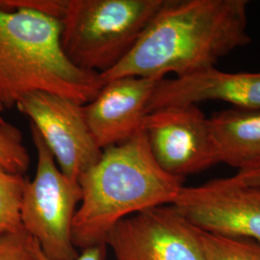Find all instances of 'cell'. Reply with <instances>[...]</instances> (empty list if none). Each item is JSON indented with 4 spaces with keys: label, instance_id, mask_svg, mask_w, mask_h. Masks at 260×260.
Segmentation results:
<instances>
[{
    "label": "cell",
    "instance_id": "obj_5",
    "mask_svg": "<svg viewBox=\"0 0 260 260\" xmlns=\"http://www.w3.org/2000/svg\"><path fill=\"white\" fill-rule=\"evenodd\" d=\"M37 151L35 177L23 190L21 226L37 242L47 260H75L80 251L73 239L75 214L81 202L78 181L65 176L37 128L30 123Z\"/></svg>",
    "mask_w": 260,
    "mask_h": 260
},
{
    "label": "cell",
    "instance_id": "obj_3",
    "mask_svg": "<svg viewBox=\"0 0 260 260\" xmlns=\"http://www.w3.org/2000/svg\"><path fill=\"white\" fill-rule=\"evenodd\" d=\"M60 19L0 0V112L34 92L85 105L103 88L101 75L75 67L60 42Z\"/></svg>",
    "mask_w": 260,
    "mask_h": 260
},
{
    "label": "cell",
    "instance_id": "obj_14",
    "mask_svg": "<svg viewBox=\"0 0 260 260\" xmlns=\"http://www.w3.org/2000/svg\"><path fill=\"white\" fill-rule=\"evenodd\" d=\"M26 180L13 174L0 163V233L19 230L20 205Z\"/></svg>",
    "mask_w": 260,
    "mask_h": 260
},
{
    "label": "cell",
    "instance_id": "obj_12",
    "mask_svg": "<svg viewBox=\"0 0 260 260\" xmlns=\"http://www.w3.org/2000/svg\"><path fill=\"white\" fill-rule=\"evenodd\" d=\"M220 163L245 171L260 165V110L230 108L209 118Z\"/></svg>",
    "mask_w": 260,
    "mask_h": 260
},
{
    "label": "cell",
    "instance_id": "obj_15",
    "mask_svg": "<svg viewBox=\"0 0 260 260\" xmlns=\"http://www.w3.org/2000/svg\"><path fill=\"white\" fill-rule=\"evenodd\" d=\"M0 163L13 174L23 176L30 166V155L21 131L0 117Z\"/></svg>",
    "mask_w": 260,
    "mask_h": 260
},
{
    "label": "cell",
    "instance_id": "obj_2",
    "mask_svg": "<svg viewBox=\"0 0 260 260\" xmlns=\"http://www.w3.org/2000/svg\"><path fill=\"white\" fill-rule=\"evenodd\" d=\"M184 179L163 171L152 156L143 130L103 149L99 161L80 177L81 202L73 239L79 250L105 245L122 219L159 205H172Z\"/></svg>",
    "mask_w": 260,
    "mask_h": 260
},
{
    "label": "cell",
    "instance_id": "obj_17",
    "mask_svg": "<svg viewBox=\"0 0 260 260\" xmlns=\"http://www.w3.org/2000/svg\"><path fill=\"white\" fill-rule=\"evenodd\" d=\"M105 253H106V246L101 245L95 246L92 248L85 249L81 251L79 256L75 260H104L105 259ZM39 257L40 260H47L40 251L39 248Z\"/></svg>",
    "mask_w": 260,
    "mask_h": 260
},
{
    "label": "cell",
    "instance_id": "obj_4",
    "mask_svg": "<svg viewBox=\"0 0 260 260\" xmlns=\"http://www.w3.org/2000/svg\"><path fill=\"white\" fill-rule=\"evenodd\" d=\"M166 0H67L61 47L77 68L103 75L134 47Z\"/></svg>",
    "mask_w": 260,
    "mask_h": 260
},
{
    "label": "cell",
    "instance_id": "obj_13",
    "mask_svg": "<svg viewBox=\"0 0 260 260\" xmlns=\"http://www.w3.org/2000/svg\"><path fill=\"white\" fill-rule=\"evenodd\" d=\"M205 260H260V243L200 230Z\"/></svg>",
    "mask_w": 260,
    "mask_h": 260
},
{
    "label": "cell",
    "instance_id": "obj_8",
    "mask_svg": "<svg viewBox=\"0 0 260 260\" xmlns=\"http://www.w3.org/2000/svg\"><path fill=\"white\" fill-rule=\"evenodd\" d=\"M16 108L30 119L69 178L78 181L102 156L82 104L55 93L34 92L23 96Z\"/></svg>",
    "mask_w": 260,
    "mask_h": 260
},
{
    "label": "cell",
    "instance_id": "obj_6",
    "mask_svg": "<svg viewBox=\"0 0 260 260\" xmlns=\"http://www.w3.org/2000/svg\"><path fill=\"white\" fill-rule=\"evenodd\" d=\"M143 132L160 168L184 179L220 163L209 118L199 105H180L149 113Z\"/></svg>",
    "mask_w": 260,
    "mask_h": 260
},
{
    "label": "cell",
    "instance_id": "obj_16",
    "mask_svg": "<svg viewBox=\"0 0 260 260\" xmlns=\"http://www.w3.org/2000/svg\"><path fill=\"white\" fill-rule=\"evenodd\" d=\"M0 260H40L37 242L23 228L0 233Z\"/></svg>",
    "mask_w": 260,
    "mask_h": 260
},
{
    "label": "cell",
    "instance_id": "obj_18",
    "mask_svg": "<svg viewBox=\"0 0 260 260\" xmlns=\"http://www.w3.org/2000/svg\"><path fill=\"white\" fill-rule=\"evenodd\" d=\"M233 177L242 183L260 185V165L245 171L237 172V174Z\"/></svg>",
    "mask_w": 260,
    "mask_h": 260
},
{
    "label": "cell",
    "instance_id": "obj_10",
    "mask_svg": "<svg viewBox=\"0 0 260 260\" xmlns=\"http://www.w3.org/2000/svg\"><path fill=\"white\" fill-rule=\"evenodd\" d=\"M160 80L138 76L112 79L84 105L86 121L101 149L124 143L143 130L149 100Z\"/></svg>",
    "mask_w": 260,
    "mask_h": 260
},
{
    "label": "cell",
    "instance_id": "obj_11",
    "mask_svg": "<svg viewBox=\"0 0 260 260\" xmlns=\"http://www.w3.org/2000/svg\"><path fill=\"white\" fill-rule=\"evenodd\" d=\"M221 101L234 108L260 110V72L226 73L216 67L182 77L162 79L148 105V114L170 106Z\"/></svg>",
    "mask_w": 260,
    "mask_h": 260
},
{
    "label": "cell",
    "instance_id": "obj_9",
    "mask_svg": "<svg viewBox=\"0 0 260 260\" xmlns=\"http://www.w3.org/2000/svg\"><path fill=\"white\" fill-rule=\"evenodd\" d=\"M172 205L204 232L260 243V185L233 177L213 179L183 186Z\"/></svg>",
    "mask_w": 260,
    "mask_h": 260
},
{
    "label": "cell",
    "instance_id": "obj_7",
    "mask_svg": "<svg viewBox=\"0 0 260 260\" xmlns=\"http://www.w3.org/2000/svg\"><path fill=\"white\" fill-rule=\"evenodd\" d=\"M116 260H205L200 229L173 205L133 214L108 233Z\"/></svg>",
    "mask_w": 260,
    "mask_h": 260
},
{
    "label": "cell",
    "instance_id": "obj_1",
    "mask_svg": "<svg viewBox=\"0 0 260 260\" xmlns=\"http://www.w3.org/2000/svg\"><path fill=\"white\" fill-rule=\"evenodd\" d=\"M248 8L247 0H166L126 56L101 76L164 79L216 67L251 44Z\"/></svg>",
    "mask_w": 260,
    "mask_h": 260
}]
</instances>
